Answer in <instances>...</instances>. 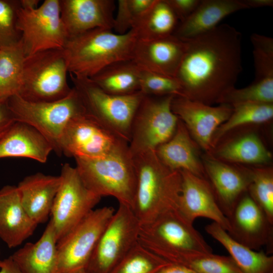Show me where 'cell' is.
<instances>
[{"mask_svg":"<svg viewBox=\"0 0 273 273\" xmlns=\"http://www.w3.org/2000/svg\"><path fill=\"white\" fill-rule=\"evenodd\" d=\"M252 180L248 193L273 224V173L271 169L251 171Z\"/></svg>","mask_w":273,"mask_h":273,"instance_id":"e575fe53","label":"cell"},{"mask_svg":"<svg viewBox=\"0 0 273 273\" xmlns=\"http://www.w3.org/2000/svg\"><path fill=\"white\" fill-rule=\"evenodd\" d=\"M37 225L24 208L17 187H3L0 190V239L9 248H15L33 234Z\"/></svg>","mask_w":273,"mask_h":273,"instance_id":"ffe728a7","label":"cell"},{"mask_svg":"<svg viewBox=\"0 0 273 273\" xmlns=\"http://www.w3.org/2000/svg\"><path fill=\"white\" fill-rule=\"evenodd\" d=\"M218 154L230 161L247 163H264L271 159V154L259 138L249 134L224 145Z\"/></svg>","mask_w":273,"mask_h":273,"instance_id":"4dcf8cb0","label":"cell"},{"mask_svg":"<svg viewBox=\"0 0 273 273\" xmlns=\"http://www.w3.org/2000/svg\"><path fill=\"white\" fill-rule=\"evenodd\" d=\"M186 49V41L173 34L137 39L131 60L143 70L175 77Z\"/></svg>","mask_w":273,"mask_h":273,"instance_id":"ac0fdd59","label":"cell"},{"mask_svg":"<svg viewBox=\"0 0 273 273\" xmlns=\"http://www.w3.org/2000/svg\"><path fill=\"white\" fill-rule=\"evenodd\" d=\"M139 244L170 263L180 264L197 253H212L202 236L177 209L170 210L153 221L141 225Z\"/></svg>","mask_w":273,"mask_h":273,"instance_id":"5b68a950","label":"cell"},{"mask_svg":"<svg viewBox=\"0 0 273 273\" xmlns=\"http://www.w3.org/2000/svg\"><path fill=\"white\" fill-rule=\"evenodd\" d=\"M123 142L85 113L69 122L60 146L66 157L94 159L106 156Z\"/></svg>","mask_w":273,"mask_h":273,"instance_id":"5bb4252c","label":"cell"},{"mask_svg":"<svg viewBox=\"0 0 273 273\" xmlns=\"http://www.w3.org/2000/svg\"><path fill=\"white\" fill-rule=\"evenodd\" d=\"M162 163L173 170H186L204 178V170L196 154L188 129L179 119L171 138L155 150Z\"/></svg>","mask_w":273,"mask_h":273,"instance_id":"484cf974","label":"cell"},{"mask_svg":"<svg viewBox=\"0 0 273 273\" xmlns=\"http://www.w3.org/2000/svg\"><path fill=\"white\" fill-rule=\"evenodd\" d=\"M205 166L217 204L228 218L240 199L248 192L252 180L251 171H241L211 159L205 160Z\"/></svg>","mask_w":273,"mask_h":273,"instance_id":"44dd1931","label":"cell"},{"mask_svg":"<svg viewBox=\"0 0 273 273\" xmlns=\"http://www.w3.org/2000/svg\"><path fill=\"white\" fill-rule=\"evenodd\" d=\"M3 264V260H0V268L2 267Z\"/></svg>","mask_w":273,"mask_h":273,"instance_id":"7dc6e473","label":"cell"},{"mask_svg":"<svg viewBox=\"0 0 273 273\" xmlns=\"http://www.w3.org/2000/svg\"><path fill=\"white\" fill-rule=\"evenodd\" d=\"M156 0H119L112 30L123 34L131 30Z\"/></svg>","mask_w":273,"mask_h":273,"instance_id":"8d00e7d4","label":"cell"},{"mask_svg":"<svg viewBox=\"0 0 273 273\" xmlns=\"http://www.w3.org/2000/svg\"><path fill=\"white\" fill-rule=\"evenodd\" d=\"M142 70L132 60L112 63L90 79L105 92L125 95L140 92Z\"/></svg>","mask_w":273,"mask_h":273,"instance_id":"83f0119b","label":"cell"},{"mask_svg":"<svg viewBox=\"0 0 273 273\" xmlns=\"http://www.w3.org/2000/svg\"><path fill=\"white\" fill-rule=\"evenodd\" d=\"M115 211L93 210L57 244L56 273H86L97 242Z\"/></svg>","mask_w":273,"mask_h":273,"instance_id":"30bf717a","label":"cell"},{"mask_svg":"<svg viewBox=\"0 0 273 273\" xmlns=\"http://www.w3.org/2000/svg\"><path fill=\"white\" fill-rule=\"evenodd\" d=\"M174 96H144L134 115L128 148L131 155L155 150L174 134L179 119L172 112Z\"/></svg>","mask_w":273,"mask_h":273,"instance_id":"9c48e42d","label":"cell"},{"mask_svg":"<svg viewBox=\"0 0 273 273\" xmlns=\"http://www.w3.org/2000/svg\"><path fill=\"white\" fill-rule=\"evenodd\" d=\"M273 273V272H272Z\"/></svg>","mask_w":273,"mask_h":273,"instance_id":"c3c4849f","label":"cell"},{"mask_svg":"<svg viewBox=\"0 0 273 273\" xmlns=\"http://www.w3.org/2000/svg\"><path fill=\"white\" fill-rule=\"evenodd\" d=\"M179 171L181 187L177 210L180 214L192 223L198 217L211 219L228 232L229 220L220 209L209 183L188 171Z\"/></svg>","mask_w":273,"mask_h":273,"instance_id":"e0dca14e","label":"cell"},{"mask_svg":"<svg viewBox=\"0 0 273 273\" xmlns=\"http://www.w3.org/2000/svg\"><path fill=\"white\" fill-rule=\"evenodd\" d=\"M229 118L214 132L212 143L237 126L248 123H261L273 117V104L246 103L235 105Z\"/></svg>","mask_w":273,"mask_h":273,"instance_id":"1f68e13d","label":"cell"},{"mask_svg":"<svg viewBox=\"0 0 273 273\" xmlns=\"http://www.w3.org/2000/svg\"><path fill=\"white\" fill-rule=\"evenodd\" d=\"M241 38L236 28L222 24L185 39L186 51L175 76L183 97L208 104L234 87L242 70Z\"/></svg>","mask_w":273,"mask_h":273,"instance_id":"6da1fadb","label":"cell"},{"mask_svg":"<svg viewBox=\"0 0 273 273\" xmlns=\"http://www.w3.org/2000/svg\"><path fill=\"white\" fill-rule=\"evenodd\" d=\"M179 23L165 0H156L131 30L137 39H151L173 34Z\"/></svg>","mask_w":273,"mask_h":273,"instance_id":"f1b7e54d","label":"cell"},{"mask_svg":"<svg viewBox=\"0 0 273 273\" xmlns=\"http://www.w3.org/2000/svg\"><path fill=\"white\" fill-rule=\"evenodd\" d=\"M57 240L50 219L35 243H27L11 256L22 273H56Z\"/></svg>","mask_w":273,"mask_h":273,"instance_id":"d4e9b609","label":"cell"},{"mask_svg":"<svg viewBox=\"0 0 273 273\" xmlns=\"http://www.w3.org/2000/svg\"><path fill=\"white\" fill-rule=\"evenodd\" d=\"M250 40L253 46L254 80L273 78V38L253 33Z\"/></svg>","mask_w":273,"mask_h":273,"instance_id":"74e56055","label":"cell"},{"mask_svg":"<svg viewBox=\"0 0 273 273\" xmlns=\"http://www.w3.org/2000/svg\"><path fill=\"white\" fill-rule=\"evenodd\" d=\"M155 273H197L191 268L179 264L169 263Z\"/></svg>","mask_w":273,"mask_h":273,"instance_id":"7bdbcfd3","label":"cell"},{"mask_svg":"<svg viewBox=\"0 0 273 273\" xmlns=\"http://www.w3.org/2000/svg\"><path fill=\"white\" fill-rule=\"evenodd\" d=\"M140 92L145 95L149 96H183L181 86L175 77L143 70L140 82Z\"/></svg>","mask_w":273,"mask_h":273,"instance_id":"ab89813d","label":"cell"},{"mask_svg":"<svg viewBox=\"0 0 273 273\" xmlns=\"http://www.w3.org/2000/svg\"><path fill=\"white\" fill-rule=\"evenodd\" d=\"M20 7L25 9H33L37 8L39 5V0H19Z\"/></svg>","mask_w":273,"mask_h":273,"instance_id":"bcb514c9","label":"cell"},{"mask_svg":"<svg viewBox=\"0 0 273 273\" xmlns=\"http://www.w3.org/2000/svg\"><path fill=\"white\" fill-rule=\"evenodd\" d=\"M228 219L232 238L254 250L266 246L268 253H272L273 224L247 192Z\"/></svg>","mask_w":273,"mask_h":273,"instance_id":"9a60e30c","label":"cell"},{"mask_svg":"<svg viewBox=\"0 0 273 273\" xmlns=\"http://www.w3.org/2000/svg\"><path fill=\"white\" fill-rule=\"evenodd\" d=\"M169 263L138 242L110 273H155Z\"/></svg>","mask_w":273,"mask_h":273,"instance_id":"d6a6232c","label":"cell"},{"mask_svg":"<svg viewBox=\"0 0 273 273\" xmlns=\"http://www.w3.org/2000/svg\"><path fill=\"white\" fill-rule=\"evenodd\" d=\"M248 9L243 0H202L184 21L179 23L173 35L185 40L214 28L220 21L236 12Z\"/></svg>","mask_w":273,"mask_h":273,"instance_id":"cb8c5ba5","label":"cell"},{"mask_svg":"<svg viewBox=\"0 0 273 273\" xmlns=\"http://www.w3.org/2000/svg\"><path fill=\"white\" fill-rule=\"evenodd\" d=\"M17 27L25 57L48 50H63L68 38L61 18L60 0H44L33 9L20 7Z\"/></svg>","mask_w":273,"mask_h":273,"instance_id":"8fae6325","label":"cell"},{"mask_svg":"<svg viewBox=\"0 0 273 273\" xmlns=\"http://www.w3.org/2000/svg\"><path fill=\"white\" fill-rule=\"evenodd\" d=\"M25 57L20 40L0 50V99L18 94Z\"/></svg>","mask_w":273,"mask_h":273,"instance_id":"f546056e","label":"cell"},{"mask_svg":"<svg viewBox=\"0 0 273 273\" xmlns=\"http://www.w3.org/2000/svg\"><path fill=\"white\" fill-rule=\"evenodd\" d=\"M8 104L15 121L29 124L38 130L59 156L62 155L60 144L67 125L73 118L86 113L73 87L66 97L59 100L32 102L15 95L8 99Z\"/></svg>","mask_w":273,"mask_h":273,"instance_id":"8992f818","label":"cell"},{"mask_svg":"<svg viewBox=\"0 0 273 273\" xmlns=\"http://www.w3.org/2000/svg\"><path fill=\"white\" fill-rule=\"evenodd\" d=\"M19 0H0V50L19 42L21 33L17 27Z\"/></svg>","mask_w":273,"mask_h":273,"instance_id":"f35d334b","label":"cell"},{"mask_svg":"<svg viewBox=\"0 0 273 273\" xmlns=\"http://www.w3.org/2000/svg\"><path fill=\"white\" fill-rule=\"evenodd\" d=\"M248 9L273 6L272 0H243Z\"/></svg>","mask_w":273,"mask_h":273,"instance_id":"f6af8a7d","label":"cell"},{"mask_svg":"<svg viewBox=\"0 0 273 273\" xmlns=\"http://www.w3.org/2000/svg\"><path fill=\"white\" fill-rule=\"evenodd\" d=\"M61 182L60 175L37 172L25 177L19 183L17 187L22 204L36 224L45 222L50 216Z\"/></svg>","mask_w":273,"mask_h":273,"instance_id":"603a6c76","label":"cell"},{"mask_svg":"<svg viewBox=\"0 0 273 273\" xmlns=\"http://www.w3.org/2000/svg\"><path fill=\"white\" fill-rule=\"evenodd\" d=\"M140 228L132 208L119 204L97 242L86 273H110L139 242Z\"/></svg>","mask_w":273,"mask_h":273,"instance_id":"7c38bea8","label":"cell"},{"mask_svg":"<svg viewBox=\"0 0 273 273\" xmlns=\"http://www.w3.org/2000/svg\"><path fill=\"white\" fill-rule=\"evenodd\" d=\"M205 231L225 248L243 273L273 272L272 256L256 251L237 242L214 222L207 225Z\"/></svg>","mask_w":273,"mask_h":273,"instance_id":"4316f807","label":"cell"},{"mask_svg":"<svg viewBox=\"0 0 273 273\" xmlns=\"http://www.w3.org/2000/svg\"><path fill=\"white\" fill-rule=\"evenodd\" d=\"M128 144L121 143L103 157L74 159L79 175L89 190L101 198L112 196L119 204L132 209L136 178Z\"/></svg>","mask_w":273,"mask_h":273,"instance_id":"277c9868","label":"cell"},{"mask_svg":"<svg viewBox=\"0 0 273 273\" xmlns=\"http://www.w3.org/2000/svg\"><path fill=\"white\" fill-rule=\"evenodd\" d=\"M60 175L61 182L50 214L57 242L94 210L101 199L85 187L75 167L64 164Z\"/></svg>","mask_w":273,"mask_h":273,"instance_id":"4fadbf2b","label":"cell"},{"mask_svg":"<svg viewBox=\"0 0 273 273\" xmlns=\"http://www.w3.org/2000/svg\"><path fill=\"white\" fill-rule=\"evenodd\" d=\"M171 109L206 150L211 148L216 129L229 118L233 111L228 105L212 107L183 96L173 97Z\"/></svg>","mask_w":273,"mask_h":273,"instance_id":"2e32d148","label":"cell"},{"mask_svg":"<svg viewBox=\"0 0 273 273\" xmlns=\"http://www.w3.org/2000/svg\"><path fill=\"white\" fill-rule=\"evenodd\" d=\"M179 23L184 21L196 9L200 0H165Z\"/></svg>","mask_w":273,"mask_h":273,"instance_id":"60d3db41","label":"cell"},{"mask_svg":"<svg viewBox=\"0 0 273 273\" xmlns=\"http://www.w3.org/2000/svg\"><path fill=\"white\" fill-rule=\"evenodd\" d=\"M63 50H48L26 56L23 61L18 95L32 102L62 99L71 91Z\"/></svg>","mask_w":273,"mask_h":273,"instance_id":"ba28073f","label":"cell"},{"mask_svg":"<svg viewBox=\"0 0 273 273\" xmlns=\"http://www.w3.org/2000/svg\"><path fill=\"white\" fill-rule=\"evenodd\" d=\"M197 273H243L231 256L197 253L188 257L180 264Z\"/></svg>","mask_w":273,"mask_h":273,"instance_id":"d590c367","label":"cell"},{"mask_svg":"<svg viewBox=\"0 0 273 273\" xmlns=\"http://www.w3.org/2000/svg\"><path fill=\"white\" fill-rule=\"evenodd\" d=\"M0 273H22L11 256L3 260Z\"/></svg>","mask_w":273,"mask_h":273,"instance_id":"ee69618b","label":"cell"},{"mask_svg":"<svg viewBox=\"0 0 273 273\" xmlns=\"http://www.w3.org/2000/svg\"><path fill=\"white\" fill-rule=\"evenodd\" d=\"M136 178L132 210L141 225L148 223L164 213L177 209L181 176L159 160L155 150L132 155Z\"/></svg>","mask_w":273,"mask_h":273,"instance_id":"7a4b0ae2","label":"cell"},{"mask_svg":"<svg viewBox=\"0 0 273 273\" xmlns=\"http://www.w3.org/2000/svg\"><path fill=\"white\" fill-rule=\"evenodd\" d=\"M15 121L8 104V99H0V135Z\"/></svg>","mask_w":273,"mask_h":273,"instance_id":"b9f144b4","label":"cell"},{"mask_svg":"<svg viewBox=\"0 0 273 273\" xmlns=\"http://www.w3.org/2000/svg\"><path fill=\"white\" fill-rule=\"evenodd\" d=\"M69 75L86 113L128 144L132 122L144 95L141 92L125 95L110 94L90 78Z\"/></svg>","mask_w":273,"mask_h":273,"instance_id":"52a82bcc","label":"cell"},{"mask_svg":"<svg viewBox=\"0 0 273 273\" xmlns=\"http://www.w3.org/2000/svg\"><path fill=\"white\" fill-rule=\"evenodd\" d=\"M217 102L232 106L246 103L273 104V78L254 80L243 88L233 87L225 92Z\"/></svg>","mask_w":273,"mask_h":273,"instance_id":"836d02e7","label":"cell"},{"mask_svg":"<svg viewBox=\"0 0 273 273\" xmlns=\"http://www.w3.org/2000/svg\"><path fill=\"white\" fill-rule=\"evenodd\" d=\"M136 41L132 30L120 34L97 28L69 37L63 49L68 73L90 78L112 63L131 60Z\"/></svg>","mask_w":273,"mask_h":273,"instance_id":"3957f363","label":"cell"},{"mask_svg":"<svg viewBox=\"0 0 273 273\" xmlns=\"http://www.w3.org/2000/svg\"><path fill=\"white\" fill-rule=\"evenodd\" d=\"M115 8L113 0H60L61 18L68 38L97 28L112 30Z\"/></svg>","mask_w":273,"mask_h":273,"instance_id":"d6986e66","label":"cell"},{"mask_svg":"<svg viewBox=\"0 0 273 273\" xmlns=\"http://www.w3.org/2000/svg\"><path fill=\"white\" fill-rule=\"evenodd\" d=\"M53 151L48 140L36 128L15 121L0 135V159L21 157L47 162Z\"/></svg>","mask_w":273,"mask_h":273,"instance_id":"7402d4cb","label":"cell"}]
</instances>
